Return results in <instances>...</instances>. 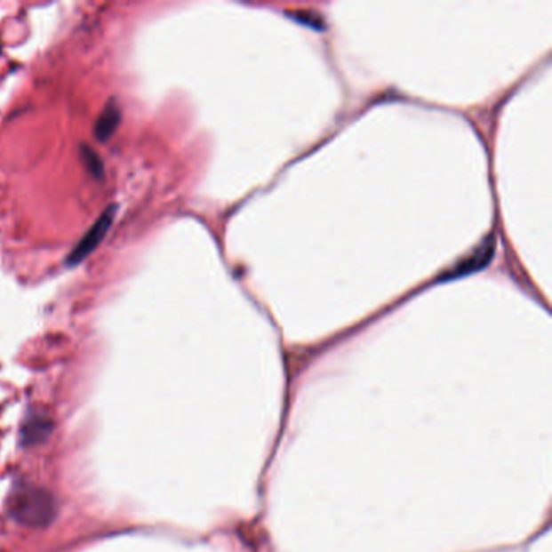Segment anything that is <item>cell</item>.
Returning <instances> with one entry per match:
<instances>
[{"instance_id":"cell-1","label":"cell","mask_w":552,"mask_h":552,"mask_svg":"<svg viewBox=\"0 0 552 552\" xmlns=\"http://www.w3.org/2000/svg\"><path fill=\"white\" fill-rule=\"evenodd\" d=\"M494 253H496V236H486L483 244H478L468 256H465L459 263L453 264L451 269L444 272L439 281H455V279H462L475 272H480L492 261Z\"/></svg>"},{"instance_id":"cell-2","label":"cell","mask_w":552,"mask_h":552,"mask_svg":"<svg viewBox=\"0 0 552 552\" xmlns=\"http://www.w3.org/2000/svg\"><path fill=\"white\" fill-rule=\"evenodd\" d=\"M116 212L117 208L116 206H110L102 216H100L96 224L91 227L90 230L86 232V236H83L82 240L78 242V244L72 250V253L68 254L67 258V264L68 266H76V264L82 263L86 260L88 254L92 253L98 244L104 240V236H108L114 218H116Z\"/></svg>"},{"instance_id":"cell-3","label":"cell","mask_w":552,"mask_h":552,"mask_svg":"<svg viewBox=\"0 0 552 552\" xmlns=\"http://www.w3.org/2000/svg\"><path fill=\"white\" fill-rule=\"evenodd\" d=\"M118 122H120V109H118L116 104H109L106 110L102 112V116L98 118V122H96V127H94L96 138L100 141H108L110 136L116 133Z\"/></svg>"},{"instance_id":"cell-4","label":"cell","mask_w":552,"mask_h":552,"mask_svg":"<svg viewBox=\"0 0 552 552\" xmlns=\"http://www.w3.org/2000/svg\"><path fill=\"white\" fill-rule=\"evenodd\" d=\"M290 17L297 20L300 25H303V27L313 28V29H317V31L326 29V21H324L321 15H316L315 12H295Z\"/></svg>"},{"instance_id":"cell-5","label":"cell","mask_w":552,"mask_h":552,"mask_svg":"<svg viewBox=\"0 0 552 552\" xmlns=\"http://www.w3.org/2000/svg\"><path fill=\"white\" fill-rule=\"evenodd\" d=\"M83 156H84V163H86V167L90 169V172L100 179L104 171H102V163H100V157L90 151L88 148H83Z\"/></svg>"}]
</instances>
